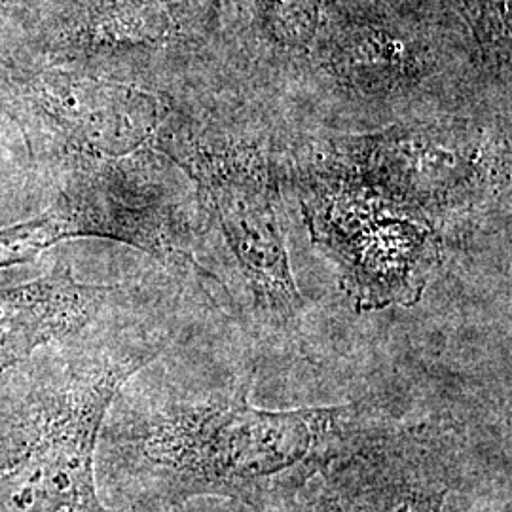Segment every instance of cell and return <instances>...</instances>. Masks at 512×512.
<instances>
[{
    "mask_svg": "<svg viewBox=\"0 0 512 512\" xmlns=\"http://www.w3.org/2000/svg\"><path fill=\"white\" fill-rule=\"evenodd\" d=\"M167 505H156V503H141V501H135V503H124V505H118L116 509H109L107 512H164Z\"/></svg>",
    "mask_w": 512,
    "mask_h": 512,
    "instance_id": "9",
    "label": "cell"
},
{
    "mask_svg": "<svg viewBox=\"0 0 512 512\" xmlns=\"http://www.w3.org/2000/svg\"><path fill=\"white\" fill-rule=\"evenodd\" d=\"M175 33L171 0H84L55 29L54 55H80L156 48Z\"/></svg>",
    "mask_w": 512,
    "mask_h": 512,
    "instance_id": "6",
    "label": "cell"
},
{
    "mask_svg": "<svg viewBox=\"0 0 512 512\" xmlns=\"http://www.w3.org/2000/svg\"><path fill=\"white\" fill-rule=\"evenodd\" d=\"M298 512H444L459 480L458 439L439 425L372 421L319 476Z\"/></svg>",
    "mask_w": 512,
    "mask_h": 512,
    "instance_id": "3",
    "label": "cell"
},
{
    "mask_svg": "<svg viewBox=\"0 0 512 512\" xmlns=\"http://www.w3.org/2000/svg\"><path fill=\"white\" fill-rule=\"evenodd\" d=\"M73 238H92L88 213L74 190L35 219L0 228V270L33 262L50 247Z\"/></svg>",
    "mask_w": 512,
    "mask_h": 512,
    "instance_id": "7",
    "label": "cell"
},
{
    "mask_svg": "<svg viewBox=\"0 0 512 512\" xmlns=\"http://www.w3.org/2000/svg\"><path fill=\"white\" fill-rule=\"evenodd\" d=\"M141 340L76 351L0 401V512H107L97 448L110 406L164 353Z\"/></svg>",
    "mask_w": 512,
    "mask_h": 512,
    "instance_id": "2",
    "label": "cell"
},
{
    "mask_svg": "<svg viewBox=\"0 0 512 512\" xmlns=\"http://www.w3.org/2000/svg\"><path fill=\"white\" fill-rule=\"evenodd\" d=\"M118 291L116 285L80 283L65 266L0 289V374L88 329Z\"/></svg>",
    "mask_w": 512,
    "mask_h": 512,
    "instance_id": "5",
    "label": "cell"
},
{
    "mask_svg": "<svg viewBox=\"0 0 512 512\" xmlns=\"http://www.w3.org/2000/svg\"><path fill=\"white\" fill-rule=\"evenodd\" d=\"M31 90L46 122L78 150L124 156L162 143V112L141 90L65 71L38 74Z\"/></svg>",
    "mask_w": 512,
    "mask_h": 512,
    "instance_id": "4",
    "label": "cell"
},
{
    "mask_svg": "<svg viewBox=\"0 0 512 512\" xmlns=\"http://www.w3.org/2000/svg\"><path fill=\"white\" fill-rule=\"evenodd\" d=\"M376 416L361 403L264 410L249 384L165 393L110 406L97 469L124 503L184 505L226 497L253 509L291 507Z\"/></svg>",
    "mask_w": 512,
    "mask_h": 512,
    "instance_id": "1",
    "label": "cell"
},
{
    "mask_svg": "<svg viewBox=\"0 0 512 512\" xmlns=\"http://www.w3.org/2000/svg\"><path fill=\"white\" fill-rule=\"evenodd\" d=\"M6 6H8V0H0V19H2L4 12H6Z\"/></svg>",
    "mask_w": 512,
    "mask_h": 512,
    "instance_id": "11",
    "label": "cell"
},
{
    "mask_svg": "<svg viewBox=\"0 0 512 512\" xmlns=\"http://www.w3.org/2000/svg\"><path fill=\"white\" fill-rule=\"evenodd\" d=\"M319 10L321 0H266L262 19L277 42L304 46L319 27Z\"/></svg>",
    "mask_w": 512,
    "mask_h": 512,
    "instance_id": "8",
    "label": "cell"
},
{
    "mask_svg": "<svg viewBox=\"0 0 512 512\" xmlns=\"http://www.w3.org/2000/svg\"><path fill=\"white\" fill-rule=\"evenodd\" d=\"M164 512H186L184 511V505H167Z\"/></svg>",
    "mask_w": 512,
    "mask_h": 512,
    "instance_id": "10",
    "label": "cell"
}]
</instances>
